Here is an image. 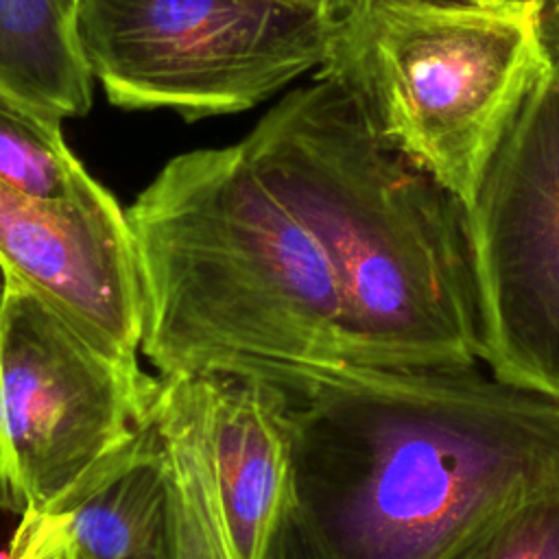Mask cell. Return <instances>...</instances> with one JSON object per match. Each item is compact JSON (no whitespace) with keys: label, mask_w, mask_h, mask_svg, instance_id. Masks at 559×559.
Returning <instances> with one entry per match:
<instances>
[{"label":"cell","mask_w":559,"mask_h":559,"mask_svg":"<svg viewBox=\"0 0 559 559\" xmlns=\"http://www.w3.org/2000/svg\"><path fill=\"white\" fill-rule=\"evenodd\" d=\"M282 389L290 489L271 559H441L559 489V400L478 365L347 362Z\"/></svg>","instance_id":"6da1fadb"},{"label":"cell","mask_w":559,"mask_h":559,"mask_svg":"<svg viewBox=\"0 0 559 559\" xmlns=\"http://www.w3.org/2000/svg\"><path fill=\"white\" fill-rule=\"evenodd\" d=\"M240 146L334 271L347 362L483 360L465 203L380 144L334 81L314 76L288 92Z\"/></svg>","instance_id":"7a4b0ae2"},{"label":"cell","mask_w":559,"mask_h":559,"mask_svg":"<svg viewBox=\"0 0 559 559\" xmlns=\"http://www.w3.org/2000/svg\"><path fill=\"white\" fill-rule=\"evenodd\" d=\"M159 380L297 386L347 365L334 271L240 144L173 157L127 207Z\"/></svg>","instance_id":"3957f363"},{"label":"cell","mask_w":559,"mask_h":559,"mask_svg":"<svg viewBox=\"0 0 559 559\" xmlns=\"http://www.w3.org/2000/svg\"><path fill=\"white\" fill-rule=\"evenodd\" d=\"M548 70L537 4L345 0L314 76L334 81L380 144L467 207Z\"/></svg>","instance_id":"277c9868"},{"label":"cell","mask_w":559,"mask_h":559,"mask_svg":"<svg viewBox=\"0 0 559 559\" xmlns=\"http://www.w3.org/2000/svg\"><path fill=\"white\" fill-rule=\"evenodd\" d=\"M334 15L297 0H76L107 100L186 120L251 109L323 63Z\"/></svg>","instance_id":"5b68a950"},{"label":"cell","mask_w":559,"mask_h":559,"mask_svg":"<svg viewBox=\"0 0 559 559\" xmlns=\"http://www.w3.org/2000/svg\"><path fill=\"white\" fill-rule=\"evenodd\" d=\"M159 386L9 280L0 301V509L48 513L151 419Z\"/></svg>","instance_id":"8992f818"},{"label":"cell","mask_w":559,"mask_h":559,"mask_svg":"<svg viewBox=\"0 0 559 559\" xmlns=\"http://www.w3.org/2000/svg\"><path fill=\"white\" fill-rule=\"evenodd\" d=\"M491 373L559 400V72L537 81L472 203Z\"/></svg>","instance_id":"52a82bcc"},{"label":"cell","mask_w":559,"mask_h":559,"mask_svg":"<svg viewBox=\"0 0 559 559\" xmlns=\"http://www.w3.org/2000/svg\"><path fill=\"white\" fill-rule=\"evenodd\" d=\"M0 264L107 354L138 362L142 288L127 210L96 192L46 201L0 181Z\"/></svg>","instance_id":"ba28073f"},{"label":"cell","mask_w":559,"mask_h":559,"mask_svg":"<svg viewBox=\"0 0 559 559\" xmlns=\"http://www.w3.org/2000/svg\"><path fill=\"white\" fill-rule=\"evenodd\" d=\"M218 493L236 559H271L290 489V419L282 386L205 376Z\"/></svg>","instance_id":"9c48e42d"},{"label":"cell","mask_w":559,"mask_h":559,"mask_svg":"<svg viewBox=\"0 0 559 559\" xmlns=\"http://www.w3.org/2000/svg\"><path fill=\"white\" fill-rule=\"evenodd\" d=\"M168 478L155 408L146 424L48 511L81 559H164Z\"/></svg>","instance_id":"30bf717a"},{"label":"cell","mask_w":559,"mask_h":559,"mask_svg":"<svg viewBox=\"0 0 559 559\" xmlns=\"http://www.w3.org/2000/svg\"><path fill=\"white\" fill-rule=\"evenodd\" d=\"M207 413V378L162 380L155 421L168 478L164 559H236L216 483Z\"/></svg>","instance_id":"8fae6325"},{"label":"cell","mask_w":559,"mask_h":559,"mask_svg":"<svg viewBox=\"0 0 559 559\" xmlns=\"http://www.w3.org/2000/svg\"><path fill=\"white\" fill-rule=\"evenodd\" d=\"M76 0H0V96L63 120L92 107L74 35Z\"/></svg>","instance_id":"7c38bea8"},{"label":"cell","mask_w":559,"mask_h":559,"mask_svg":"<svg viewBox=\"0 0 559 559\" xmlns=\"http://www.w3.org/2000/svg\"><path fill=\"white\" fill-rule=\"evenodd\" d=\"M0 181L46 201L96 192V181L68 148L61 120L0 96Z\"/></svg>","instance_id":"4fadbf2b"},{"label":"cell","mask_w":559,"mask_h":559,"mask_svg":"<svg viewBox=\"0 0 559 559\" xmlns=\"http://www.w3.org/2000/svg\"><path fill=\"white\" fill-rule=\"evenodd\" d=\"M441 559H559V489L502 507Z\"/></svg>","instance_id":"5bb4252c"},{"label":"cell","mask_w":559,"mask_h":559,"mask_svg":"<svg viewBox=\"0 0 559 559\" xmlns=\"http://www.w3.org/2000/svg\"><path fill=\"white\" fill-rule=\"evenodd\" d=\"M9 559H81L57 515H24L11 542Z\"/></svg>","instance_id":"9a60e30c"},{"label":"cell","mask_w":559,"mask_h":559,"mask_svg":"<svg viewBox=\"0 0 559 559\" xmlns=\"http://www.w3.org/2000/svg\"><path fill=\"white\" fill-rule=\"evenodd\" d=\"M537 22L550 66L559 72V0H539Z\"/></svg>","instance_id":"2e32d148"},{"label":"cell","mask_w":559,"mask_h":559,"mask_svg":"<svg viewBox=\"0 0 559 559\" xmlns=\"http://www.w3.org/2000/svg\"><path fill=\"white\" fill-rule=\"evenodd\" d=\"M297 2L310 4L314 9H321V11L330 13V15H336L343 9V4H345V0H297Z\"/></svg>","instance_id":"e0dca14e"},{"label":"cell","mask_w":559,"mask_h":559,"mask_svg":"<svg viewBox=\"0 0 559 559\" xmlns=\"http://www.w3.org/2000/svg\"><path fill=\"white\" fill-rule=\"evenodd\" d=\"M476 2H502V4H539V0H476Z\"/></svg>","instance_id":"ac0fdd59"}]
</instances>
